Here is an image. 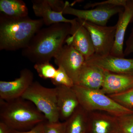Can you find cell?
I'll use <instances>...</instances> for the list:
<instances>
[{
  "mask_svg": "<svg viewBox=\"0 0 133 133\" xmlns=\"http://www.w3.org/2000/svg\"><path fill=\"white\" fill-rule=\"evenodd\" d=\"M71 24L57 23L41 29L32 37L22 55L35 64L50 62L70 35Z\"/></svg>",
  "mask_w": 133,
  "mask_h": 133,
  "instance_id": "obj_1",
  "label": "cell"
},
{
  "mask_svg": "<svg viewBox=\"0 0 133 133\" xmlns=\"http://www.w3.org/2000/svg\"><path fill=\"white\" fill-rule=\"evenodd\" d=\"M43 24L42 19L15 18L1 13L0 50L13 51L26 48Z\"/></svg>",
  "mask_w": 133,
  "mask_h": 133,
  "instance_id": "obj_2",
  "label": "cell"
},
{
  "mask_svg": "<svg viewBox=\"0 0 133 133\" xmlns=\"http://www.w3.org/2000/svg\"><path fill=\"white\" fill-rule=\"evenodd\" d=\"M0 119L12 129L26 131L47 120L32 102L22 97L6 101L0 99Z\"/></svg>",
  "mask_w": 133,
  "mask_h": 133,
  "instance_id": "obj_3",
  "label": "cell"
},
{
  "mask_svg": "<svg viewBox=\"0 0 133 133\" xmlns=\"http://www.w3.org/2000/svg\"><path fill=\"white\" fill-rule=\"evenodd\" d=\"M72 88L77 96L80 105L87 111H104L117 116L133 112V111L119 104L100 90L77 85H74Z\"/></svg>",
  "mask_w": 133,
  "mask_h": 133,
  "instance_id": "obj_4",
  "label": "cell"
},
{
  "mask_svg": "<svg viewBox=\"0 0 133 133\" xmlns=\"http://www.w3.org/2000/svg\"><path fill=\"white\" fill-rule=\"evenodd\" d=\"M22 97L32 102L48 121H59L56 87L47 88L37 81H34Z\"/></svg>",
  "mask_w": 133,
  "mask_h": 133,
  "instance_id": "obj_5",
  "label": "cell"
},
{
  "mask_svg": "<svg viewBox=\"0 0 133 133\" xmlns=\"http://www.w3.org/2000/svg\"><path fill=\"white\" fill-rule=\"evenodd\" d=\"M124 9L122 7L111 5H101L91 9H79L72 7L69 2L66 1L63 13L74 16L77 19L97 25L105 26L112 16L119 14Z\"/></svg>",
  "mask_w": 133,
  "mask_h": 133,
  "instance_id": "obj_6",
  "label": "cell"
},
{
  "mask_svg": "<svg viewBox=\"0 0 133 133\" xmlns=\"http://www.w3.org/2000/svg\"><path fill=\"white\" fill-rule=\"evenodd\" d=\"M79 20L90 33L95 54L100 56L110 55L114 45L116 24L113 26H100L84 20Z\"/></svg>",
  "mask_w": 133,
  "mask_h": 133,
  "instance_id": "obj_7",
  "label": "cell"
},
{
  "mask_svg": "<svg viewBox=\"0 0 133 133\" xmlns=\"http://www.w3.org/2000/svg\"><path fill=\"white\" fill-rule=\"evenodd\" d=\"M54 58L56 64L64 69L76 84L85 63L84 57L72 46L66 44L63 45Z\"/></svg>",
  "mask_w": 133,
  "mask_h": 133,
  "instance_id": "obj_8",
  "label": "cell"
},
{
  "mask_svg": "<svg viewBox=\"0 0 133 133\" xmlns=\"http://www.w3.org/2000/svg\"><path fill=\"white\" fill-rule=\"evenodd\" d=\"M71 24L70 36L65 42L71 45L87 59L95 54L90 33L83 23L77 18L72 19Z\"/></svg>",
  "mask_w": 133,
  "mask_h": 133,
  "instance_id": "obj_9",
  "label": "cell"
},
{
  "mask_svg": "<svg viewBox=\"0 0 133 133\" xmlns=\"http://www.w3.org/2000/svg\"><path fill=\"white\" fill-rule=\"evenodd\" d=\"M85 133H119L118 116L104 111L87 112Z\"/></svg>",
  "mask_w": 133,
  "mask_h": 133,
  "instance_id": "obj_10",
  "label": "cell"
},
{
  "mask_svg": "<svg viewBox=\"0 0 133 133\" xmlns=\"http://www.w3.org/2000/svg\"><path fill=\"white\" fill-rule=\"evenodd\" d=\"M34 75L29 69L20 72V76L14 81H0V99L9 101L22 97L33 83Z\"/></svg>",
  "mask_w": 133,
  "mask_h": 133,
  "instance_id": "obj_11",
  "label": "cell"
},
{
  "mask_svg": "<svg viewBox=\"0 0 133 133\" xmlns=\"http://www.w3.org/2000/svg\"><path fill=\"white\" fill-rule=\"evenodd\" d=\"M86 62L99 66L107 71L133 76V58L94 54L86 59Z\"/></svg>",
  "mask_w": 133,
  "mask_h": 133,
  "instance_id": "obj_12",
  "label": "cell"
},
{
  "mask_svg": "<svg viewBox=\"0 0 133 133\" xmlns=\"http://www.w3.org/2000/svg\"><path fill=\"white\" fill-rule=\"evenodd\" d=\"M133 17V0H128L124 10L119 14L116 23L114 45L110 55L116 57L124 58L123 50L125 34Z\"/></svg>",
  "mask_w": 133,
  "mask_h": 133,
  "instance_id": "obj_13",
  "label": "cell"
},
{
  "mask_svg": "<svg viewBox=\"0 0 133 133\" xmlns=\"http://www.w3.org/2000/svg\"><path fill=\"white\" fill-rule=\"evenodd\" d=\"M59 120L66 121L79 106L78 98L72 87L64 86L56 87Z\"/></svg>",
  "mask_w": 133,
  "mask_h": 133,
  "instance_id": "obj_14",
  "label": "cell"
},
{
  "mask_svg": "<svg viewBox=\"0 0 133 133\" xmlns=\"http://www.w3.org/2000/svg\"><path fill=\"white\" fill-rule=\"evenodd\" d=\"M105 72V70L99 66L85 61L75 85L90 90H100L104 83Z\"/></svg>",
  "mask_w": 133,
  "mask_h": 133,
  "instance_id": "obj_15",
  "label": "cell"
},
{
  "mask_svg": "<svg viewBox=\"0 0 133 133\" xmlns=\"http://www.w3.org/2000/svg\"><path fill=\"white\" fill-rule=\"evenodd\" d=\"M132 88L133 76L105 71L104 83L100 91L109 95L125 92Z\"/></svg>",
  "mask_w": 133,
  "mask_h": 133,
  "instance_id": "obj_16",
  "label": "cell"
},
{
  "mask_svg": "<svg viewBox=\"0 0 133 133\" xmlns=\"http://www.w3.org/2000/svg\"><path fill=\"white\" fill-rule=\"evenodd\" d=\"M31 2L35 15L41 17L44 24L47 26L62 23H71L72 21V19L65 18L63 15V12H57L53 10L47 0H33Z\"/></svg>",
  "mask_w": 133,
  "mask_h": 133,
  "instance_id": "obj_17",
  "label": "cell"
},
{
  "mask_svg": "<svg viewBox=\"0 0 133 133\" xmlns=\"http://www.w3.org/2000/svg\"><path fill=\"white\" fill-rule=\"evenodd\" d=\"M1 13L10 17H24L28 16V9L22 0H1Z\"/></svg>",
  "mask_w": 133,
  "mask_h": 133,
  "instance_id": "obj_18",
  "label": "cell"
},
{
  "mask_svg": "<svg viewBox=\"0 0 133 133\" xmlns=\"http://www.w3.org/2000/svg\"><path fill=\"white\" fill-rule=\"evenodd\" d=\"M87 111L79 105L66 122L65 133H85Z\"/></svg>",
  "mask_w": 133,
  "mask_h": 133,
  "instance_id": "obj_19",
  "label": "cell"
},
{
  "mask_svg": "<svg viewBox=\"0 0 133 133\" xmlns=\"http://www.w3.org/2000/svg\"><path fill=\"white\" fill-rule=\"evenodd\" d=\"M34 68L38 76L44 79H52L56 73L57 69L50 62L35 64Z\"/></svg>",
  "mask_w": 133,
  "mask_h": 133,
  "instance_id": "obj_20",
  "label": "cell"
},
{
  "mask_svg": "<svg viewBox=\"0 0 133 133\" xmlns=\"http://www.w3.org/2000/svg\"><path fill=\"white\" fill-rule=\"evenodd\" d=\"M51 80L56 87L64 86L72 88L75 85L72 79L66 73L64 69L61 66H58L55 77Z\"/></svg>",
  "mask_w": 133,
  "mask_h": 133,
  "instance_id": "obj_21",
  "label": "cell"
},
{
  "mask_svg": "<svg viewBox=\"0 0 133 133\" xmlns=\"http://www.w3.org/2000/svg\"><path fill=\"white\" fill-rule=\"evenodd\" d=\"M108 96L119 104L133 111V88L125 92Z\"/></svg>",
  "mask_w": 133,
  "mask_h": 133,
  "instance_id": "obj_22",
  "label": "cell"
},
{
  "mask_svg": "<svg viewBox=\"0 0 133 133\" xmlns=\"http://www.w3.org/2000/svg\"><path fill=\"white\" fill-rule=\"evenodd\" d=\"M119 133H133V112L118 116Z\"/></svg>",
  "mask_w": 133,
  "mask_h": 133,
  "instance_id": "obj_23",
  "label": "cell"
},
{
  "mask_svg": "<svg viewBox=\"0 0 133 133\" xmlns=\"http://www.w3.org/2000/svg\"><path fill=\"white\" fill-rule=\"evenodd\" d=\"M66 121L50 122L48 120L44 122V133H65Z\"/></svg>",
  "mask_w": 133,
  "mask_h": 133,
  "instance_id": "obj_24",
  "label": "cell"
},
{
  "mask_svg": "<svg viewBox=\"0 0 133 133\" xmlns=\"http://www.w3.org/2000/svg\"><path fill=\"white\" fill-rule=\"evenodd\" d=\"M128 0H108L105 1L90 3L87 4L84 6L85 9L89 8H95L101 5H111L124 8Z\"/></svg>",
  "mask_w": 133,
  "mask_h": 133,
  "instance_id": "obj_25",
  "label": "cell"
},
{
  "mask_svg": "<svg viewBox=\"0 0 133 133\" xmlns=\"http://www.w3.org/2000/svg\"><path fill=\"white\" fill-rule=\"evenodd\" d=\"M51 7L54 11L57 12H63L65 2L60 0H47Z\"/></svg>",
  "mask_w": 133,
  "mask_h": 133,
  "instance_id": "obj_26",
  "label": "cell"
},
{
  "mask_svg": "<svg viewBox=\"0 0 133 133\" xmlns=\"http://www.w3.org/2000/svg\"><path fill=\"white\" fill-rule=\"evenodd\" d=\"M45 121L39 123L33 128L29 131H20L12 129L11 133H44V122Z\"/></svg>",
  "mask_w": 133,
  "mask_h": 133,
  "instance_id": "obj_27",
  "label": "cell"
},
{
  "mask_svg": "<svg viewBox=\"0 0 133 133\" xmlns=\"http://www.w3.org/2000/svg\"><path fill=\"white\" fill-rule=\"evenodd\" d=\"M133 53V28L130 35L126 43V47L124 50V56H127Z\"/></svg>",
  "mask_w": 133,
  "mask_h": 133,
  "instance_id": "obj_28",
  "label": "cell"
},
{
  "mask_svg": "<svg viewBox=\"0 0 133 133\" xmlns=\"http://www.w3.org/2000/svg\"><path fill=\"white\" fill-rule=\"evenodd\" d=\"M12 129L6 124L0 121V133H11Z\"/></svg>",
  "mask_w": 133,
  "mask_h": 133,
  "instance_id": "obj_29",
  "label": "cell"
},
{
  "mask_svg": "<svg viewBox=\"0 0 133 133\" xmlns=\"http://www.w3.org/2000/svg\"><path fill=\"white\" fill-rule=\"evenodd\" d=\"M133 22V17L132 18V20H131V23Z\"/></svg>",
  "mask_w": 133,
  "mask_h": 133,
  "instance_id": "obj_30",
  "label": "cell"
}]
</instances>
